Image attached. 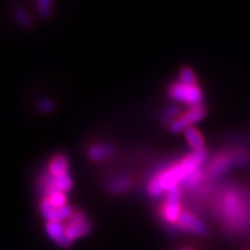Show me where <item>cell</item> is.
<instances>
[{
  "mask_svg": "<svg viewBox=\"0 0 250 250\" xmlns=\"http://www.w3.org/2000/svg\"><path fill=\"white\" fill-rule=\"evenodd\" d=\"M219 211L228 227L241 228L249 218V198L243 196L239 188H228L221 196Z\"/></svg>",
  "mask_w": 250,
  "mask_h": 250,
  "instance_id": "obj_1",
  "label": "cell"
},
{
  "mask_svg": "<svg viewBox=\"0 0 250 250\" xmlns=\"http://www.w3.org/2000/svg\"><path fill=\"white\" fill-rule=\"evenodd\" d=\"M245 166H250V154L234 152L221 153L212 160L206 171V176L217 179L234 167H245Z\"/></svg>",
  "mask_w": 250,
  "mask_h": 250,
  "instance_id": "obj_2",
  "label": "cell"
},
{
  "mask_svg": "<svg viewBox=\"0 0 250 250\" xmlns=\"http://www.w3.org/2000/svg\"><path fill=\"white\" fill-rule=\"evenodd\" d=\"M181 197H182V190L180 186L171 188L167 191L166 201L161 208V215L165 223H167L168 226L173 228V230H182L177 225L181 214H182Z\"/></svg>",
  "mask_w": 250,
  "mask_h": 250,
  "instance_id": "obj_3",
  "label": "cell"
},
{
  "mask_svg": "<svg viewBox=\"0 0 250 250\" xmlns=\"http://www.w3.org/2000/svg\"><path fill=\"white\" fill-rule=\"evenodd\" d=\"M168 95L174 101L187 103L190 107L202 105L203 101H204L203 92L198 86L186 85L181 81L171 83L168 88Z\"/></svg>",
  "mask_w": 250,
  "mask_h": 250,
  "instance_id": "obj_4",
  "label": "cell"
},
{
  "mask_svg": "<svg viewBox=\"0 0 250 250\" xmlns=\"http://www.w3.org/2000/svg\"><path fill=\"white\" fill-rule=\"evenodd\" d=\"M205 116L206 109L203 104L190 107L184 114L180 115V116L169 125L170 132L177 133L186 131L187 129H189V127H192V125L195 123H198L199 121H202Z\"/></svg>",
  "mask_w": 250,
  "mask_h": 250,
  "instance_id": "obj_5",
  "label": "cell"
},
{
  "mask_svg": "<svg viewBox=\"0 0 250 250\" xmlns=\"http://www.w3.org/2000/svg\"><path fill=\"white\" fill-rule=\"evenodd\" d=\"M67 221L68 223L65 227H66L67 236L70 237L72 242L89 234L93 228L92 223L87 219L85 213L81 211H74Z\"/></svg>",
  "mask_w": 250,
  "mask_h": 250,
  "instance_id": "obj_6",
  "label": "cell"
},
{
  "mask_svg": "<svg viewBox=\"0 0 250 250\" xmlns=\"http://www.w3.org/2000/svg\"><path fill=\"white\" fill-rule=\"evenodd\" d=\"M177 225H179L182 230L196 234V235L199 236H204L208 232V227H206V225L203 223L201 219L190 213V212H182Z\"/></svg>",
  "mask_w": 250,
  "mask_h": 250,
  "instance_id": "obj_7",
  "label": "cell"
},
{
  "mask_svg": "<svg viewBox=\"0 0 250 250\" xmlns=\"http://www.w3.org/2000/svg\"><path fill=\"white\" fill-rule=\"evenodd\" d=\"M46 234L55 243L62 248H68L72 245L70 237L67 236L66 227L61 221H50L45 225Z\"/></svg>",
  "mask_w": 250,
  "mask_h": 250,
  "instance_id": "obj_8",
  "label": "cell"
},
{
  "mask_svg": "<svg viewBox=\"0 0 250 250\" xmlns=\"http://www.w3.org/2000/svg\"><path fill=\"white\" fill-rule=\"evenodd\" d=\"M68 167H70V165H68L66 156L62 154H57L50 161L49 174L54 177L62 176V175L67 174Z\"/></svg>",
  "mask_w": 250,
  "mask_h": 250,
  "instance_id": "obj_9",
  "label": "cell"
},
{
  "mask_svg": "<svg viewBox=\"0 0 250 250\" xmlns=\"http://www.w3.org/2000/svg\"><path fill=\"white\" fill-rule=\"evenodd\" d=\"M115 148L109 144H98L94 145L92 148H89L88 156L93 161H101L103 159L110 158L114 155Z\"/></svg>",
  "mask_w": 250,
  "mask_h": 250,
  "instance_id": "obj_10",
  "label": "cell"
},
{
  "mask_svg": "<svg viewBox=\"0 0 250 250\" xmlns=\"http://www.w3.org/2000/svg\"><path fill=\"white\" fill-rule=\"evenodd\" d=\"M184 136H186L187 143L189 144L192 151H204L205 142L198 130L195 129V127H189V129L184 131Z\"/></svg>",
  "mask_w": 250,
  "mask_h": 250,
  "instance_id": "obj_11",
  "label": "cell"
},
{
  "mask_svg": "<svg viewBox=\"0 0 250 250\" xmlns=\"http://www.w3.org/2000/svg\"><path fill=\"white\" fill-rule=\"evenodd\" d=\"M205 176L206 173L204 169H203V168H199V169H197L196 171H193V173L188 175L182 182V186L184 189L187 190H195V188L199 187L203 182H204Z\"/></svg>",
  "mask_w": 250,
  "mask_h": 250,
  "instance_id": "obj_12",
  "label": "cell"
},
{
  "mask_svg": "<svg viewBox=\"0 0 250 250\" xmlns=\"http://www.w3.org/2000/svg\"><path fill=\"white\" fill-rule=\"evenodd\" d=\"M40 210L41 213L43 215V218L46 220V223H50V221H57V208L50 203V201L46 197H43L42 201H41Z\"/></svg>",
  "mask_w": 250,
  "mask_h": 250,
  "instance_id": "obj_13",
  "label": "cell"
},
{
  "mask_svg": "<svg viewBox=\"0 0 250 250\" xmlns=\"http://www.w3.org/2000/svg\"><path fill=\"white\" fill-rule=\"evenodd\" d=\"M51 176V175H50ZM52 177V181H54L56 188L58 190H61L62 192H68L71 191L72 188H73V181H72V177L70 176V174H64L62 176H57V177Z\"/></svg>",
  "mask_w": 250,
  "mask_h": 250,
  "instance_id": "obj_14",
  "label": "cell"
},
{
  "mask_svg": "<svg viewBox=\"0 0 250 250\" xmlns=\"http://www.w3.org/2000/svg\"><path fill=\"white\" fill-rule=\"evenodd\" d=\"M131 187V180L129 177H118L109 184V191L111 193H121L126 191Z\"/></svg>",
  "mask_w": 250,
  "mask_h": 250,
  "instance_id": "obj_15",
  "label": "cell"
},
{
  "mask_svg": "<svg viewBox=\"0 0 250 250\" xmlns=\"http://www.w3.org/2000/svg\"><path fill=\"white\" fill-rule=\"evenodd\" d=\"M180 116V108L177 105H170L166 110L162 112L161 115V121L164 123H169V125Z\"/></svg>",
  "mask_w": 250,
  "mask_h": 250,
  "instance_id": "obj_16",
  "label": "cell"
},
{
  "mask_svg": "<svg viewBox=\"0 0 250 250\" xmlns=\"http://www.w3.org/2000/svg\"><path fill=\"white\" fill-rule=\"evenodd\" d=\"M49 199L50 203L55 206L56 208H61L62 206L66 205V193L57 190V191L52 192L51 195L46 197Z\"/></svg>",
  "mask_w": 250,
  "mask_h": 250,
  "instance_id": "obj_17",
  "label": "cell"
},
{
  "mask_svg": "<svg viewBox=\"0 0 250 250\" xmlns=\"http://www.w3.org/2000/svg\"><path fill=\"white\" fill-rule=\"evenodd\" d=\"M180 81L181 83H186V85H191L197 86V79L196 74L193 73V71L189 67H183L180 72Z\"/></svg>",
  "mask_w": 250,
  "mask_h": 250,
  "instance_id": "obj_18",
  "label": "cell"
},
{
  "mask_svg": "<svg viewBox=\"0 0 250 250\" xmlns=\"http://www.w3.org/2000/svg\"><path fill=\"white\" fill-rule=\"evenodd\" d=\"M14 19L15 21L19 23V26L22 28H30L31 27V20L29 15L26 11H23L22 8H17L14 11Z\"/></svg>",
  "mask_w": 250,
  "mask_h": 250,
  "instance_id": "obj_19",
  "label": "cell"
},
{
  "mask_svg": "<svg viewBox=\"0 0 250 250\" xmlns=\"http://www.w3.org/2000/svg\"><path fill=\"white\" fill-rule=\"evenodd\" d=\"M37 9L41 17L48 18L52 12V0H37Z\"/></svg>",
  "mask_w": 250,
  "mask_h": 250,
  "instance_id": "obj_20",
  "label": "cell"
},
{
  "mask_svg": "<svg viewBox=\"0 0 250 250\" xmlns=\"http://www.w3.org/2000/svg\"><path fill=\"white\" fill-rule=\"evenodd\" d=\"M73 208H72L71 205L66 204L65 206H62L61 208H57V221H62L65 220H68L72 217V214H73Z\"/></svg>",
  "mask_w": 250,
  "mask_h": 250,
  "instance_id": "obj_21",
  "label": "cell"
},
{
  "mask_svg": "<svg viewBox=\"0 0 250 250\" xmlns=\"http://www.w3.org/2000/svg\"><path fill=\"white\" fill-rule=\"evenodd\" d=\"M39 108H40V110L43 112H50L55 109V103L52 102L51 100L42 99V100H40V102H39Z\"/></svg>",
  "mask_w": 250,
  "mask_h": 250,
  "instance_id": "obj_22",
  "label": "cell"
},
{
  "mask_svg": "<svg viewBox=\"0 0 250 250\" xmlns=\"http://www.w3.org/2000/svg\"><path fill=\"white\" fill-rule=\"evenodd\" d=\"M183 250H191V249H183Z\"/></svg>",
  "mask_w": 250,
  "mask_h": 250,
  "instance_id": "obj_23",
  "label": "cell"
}]
</instances>
